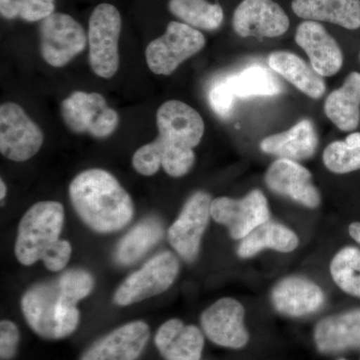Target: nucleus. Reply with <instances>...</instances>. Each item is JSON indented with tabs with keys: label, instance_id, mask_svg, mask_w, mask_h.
<instances>
[{
	"label": "nucleus",
	"instance_id": "f257e3e1",
	"mask_svg": "<svg viewBox=\"0 0 360 360\" xmlns=\"http://www.w3.org/2000/svg\"><path fill=\"white\" fill-rule=\"evenodd\" d=\"M70 198L80 219L98 233L122 231L134 217V201L106 170L91 168L77 174L71 181Z\"/></svg>",
	"mask_w": 360,
	"mask_h": 360
},
{
	"label": "nucleus",
	"instance_id": "f03ea898",
	"mask_svg": "<svg viewBox=\"0 0 360 360\" xmlns=\"http://www.w3.org/2000/svg\"><path fill=\"white\" fill-rule=\"evenodd\" d=\"M65 224V208L58 201H40L26 212L18 225L14 252L21 264L41 260L47 269L60 271L70 262V243L59 238Z\"/></svg>",
	"mask_w": 360,
	"mask_h": 360
},
{
	"label": "nucleus",
	"instance_id": "7ed1b4c3",
	"mask_svg": "<svg viewBox=\"0 0 360 360\" xmlns=\"http://www.w3.org/2000/svg\"><path fill=\"white\" fill-rule=\"evenodd\" d=\"M21 310L30 328L44 340L68 338L79 324V310L66 302L58 281L30 288L22 296Z\"/></svg>",
	"mask_w": 360,
	"mask_h": 360
},
{
	"label": "nucleus",
	"instance_id": "20e7f679",
	"mask_svg": "<svg viewBox=\"0 0 360 360\" xmlns=\"http://www.w3.org/2000/svg\"><path fill=\"white\" fill-rule=\"evenodd\" d=\"M122 32V16L112 4H101L89 18V63L98 77L111 78L120 66L118 39Z\"/></svg>",
	"mask_w": 360,
	"mask_h": 360
},
{
	"label": "nucleus",
	"instance_id": "39448f33",
	"mask_svg": "<svg viewBox=\"0 0 360 360\" xmlns=\"http://www.w3.org/2000/svg\"><path fill=\"white\" fill-rule=\"evenodd\" d=\"M205 45V37L200 30L186 23L172 21L165 34L146 47V63L155 75H169Z\"/></svg>",
	"mask_w": 360,
	"mask_h": 360
},
{
	"label": "nucleus",
	"instance_id": "423d86ee",
	"mask_svg": "<svg viewBox=\"0 0 360 360\" xmlns=\"http://www.w3.org/2000/svg\"><path fill=\"white\" fill-rule=\"evenodd\" d=\"M179 262L174 253L161 252L130 274L115 291V302L127 307L165 292L179 276Z\"/></svg>",
	"mask_w": 360,
	"mask_h": 360
},
{
	"label": "nucleus",
	"instance_id": "0eeeda50",
	"mask_svg": "<svg viewBox=\"0 0 360 360\" xmlns=\"http://www.w3.org/2000/svg\"><path fill=\"white\" fill-rule=\"evenodd\" d=\"M61 116L75 134H89L105 139L117 129V112L110 108L101 94L75 91L61 103Z\"/></svg>",
	"mask_w": 360,
	"mask_h": 360
},
{
	"label": "nucleus",
	"instance_id": "6e6552de",
	"mask_svg": "<svg viewBox=\"0 0 360 360\" xmlns=\"http://www.w3.org/2000/svg\"><path fill=\"white\" fill-rule=\"evenodd\" d=\"M39 33L42 58L53 68L68 65L84 51L89 39L75 18L60 13H53L41 20Z\"/></svg>",
	"mask_w": 360,
	"mask_h": 360
},
{
	"label": "nucleus",
	"instance_id": "1a4fd4ad",
	"mask_svg": "<svg viewBox=\"0 0 360 360\" xmlns=\"http://www.w3.org/2000/svg\"><path fill=\"white\" fill-rule=\"evenodd\" d=\"M44 134L26 115L20 105L7 103L0 106V151L8 160L22 162L41 148Z\"/></svg>",
	"mask_w": 360,
	"mask_h": 360
},
{
	"label": "nucleus",
	"instance_id": "9d476101",
	"mask_svg": "<svg viewBox=\"0 0 360 360\" xmlns=\"http://www.w3.org/2000/svg\"><path fill=\"white\" fill-rule=\"evenodd\" d=\"M212 202L210 194L203 191L193 194L168 229L170 245L186 262H193L198 257L201 238L212 217Z\"/></svg>",
	"mask_w": 360,
	"mask_h": 360
},
{
	"label": "nucleus",
	"instance_id": "9b49d317",
	"mask_svg": "<svg viewBox=\"0 0 360 360\" xmlns=\"http://www.w3.org/2000/svg\"><path fill=\"white\" fill-rule=\"evenodd\" d=\"M215 221L229 229L231 238L243 239L257 226L269 220L266 198L259 191H252L241 200L217 198L210 207Z\"/></svg>",
	"mask_w": 360,
	"mask_h": 360
},
{
	"label": "nucleus",
	"instance_id": "f8f14e48",
	"mask_svg": "<svg viewBox=\"0 0 360 360\" xmlns=\"http://www.w3.org/2000/svg\"><path fill=\"white\" fill-rule=\"evenodd\" d=\"M245 309L232 298H222L201 315V326L208 340L219 347L240 349L250 340L245 326Z\"/></svg>",
	"mask_w": 360,
	"mask_h": 360
},
{
	"label": "nucleus",
	"instance_id": "ddd939ff",
	"mask_svg": "<svg viewBox=\"0 0 360 360\" xmlns=\"http://www.w3.org/2000/svg\"><path fill=\"white\" fill-rule=\"evenodd\" d=\"M234 32L243 37H277L290 27V18L274 0H243L233 14Z\"/></svg>",
	"mask_w": 360,
	"mask_h": 360
},
{
	"label": "nucleus",
	"instance_id": "4468645a",
	"mask_svg": "<svg viewBox=\"0 0 360 360\" xmlns=\"http://www.w3.org/2000/svg\"><path fill=\"white\" fill-rule=\"evenodd\" d=\"M149 338L150 329L146 322H129L92 343L80 360H137Z\"/></svg>",
	"mask_w": 360,
	"mask_h": 360
},
{
	"label": "nucleus",
	"instance_id": "2eb2a0df",
	"mask_svg": "<svg viewBox=\"0 0 360 360\" xmlns=\"http://www.w3.org/2000/svg\"><path fill=\"white\" fill-rule=\"evenodd\" d=\"M156 123L158 137L180 148L193 149L205 134V122L200 113L182 101L163 103L156 113Z\"/></svg>",
	"mask_w": 360,
	"mask_h": 360
},
{
	"label": "nucleus",
	"instance_id": "dca6fc26",
	"mask_svg": "<svg viewBox=\"0 0 360 360\" xmlns=\"http://www.w3.org/2000/svg\"><path fill=\"white\" fill-rule=\"evenodd\" d=\"M194 161L195 155L193 149L167 143L158 137L135 151L132 165L144 176L155 174L162 167L170 176L181 177L191 172Z\"/></svg>",
	"mask_w": 360,
	"mask_h": 360
},
{
	"label": "nucleus",
	"instance_id": "f3484780",
	"mask_svg": "<svg viewBox=\"0 0 360 360\" xmlns=\"http://www.w3.org/2000/svg\"><path fill=\"white\" fill-rule=\"evenodd\" d=\"M265 182L274 193L288 196L307 207H316L321 202L311 174L296 161L283 158L274 161L265 174Z\"/></svg>",
	"mask_w": 360,
	"mask_h": 360
},
{
	"label": "nucleus",
	"instance_id": "a211bd4d",
	"mask_svg": "<svg viewBox=\"0 0 360 360\" xmlns=\"http://www.w3.org/2000/svg\"><path fill=\"white\" fill-rule=\"evenodd\" d=\"M295 41L307 52L310 65L322 77H333L342 68L340 45L321 23L311 20L300 23L296 30Z\"/></svg>",
	"mask_w": 360,
	"mask_h": 360
},
{
	"label": "nucleus",
	"instance_id": "6ab92c4d",
	"mask_svg": "<svg viewBox=\"0 0 360 360\" xmlns=\"http://www.w3.org/2000/svg\"><path fill=\"white\" fill-rule=\"evenodd\" d=\"M324 300L321 288L302 277L283 279L271 293L272 303L277 311L293 317L314 314L323 307Z\"/></svg>",
	"mask_w": 360,
	"mask_h": 360
},
{
	"label": "nucleus",
	"instance_id": "aec40b11",
	"mask_svg": "<svg viewBox=\"0 0 360 360\" xmlns=\"http://www.w3.org/2000/svg\"><path fill=\"white\" fill-rule=\"evenodd\" d=\"M156 348L165 360H200L205 336L195 326H186L179 319H169L158 328Z\"/></svg>",
	"mask_w": 360,
	"mask_h": 360
},
{
	"label": "nucleus",
	"instance_id": "412c9836",
	"mask_svg": "<svg viewBox=\"0 0 360 360\" xmlns=\"http://www.w3.org/2000/svg\"><path fill=\"white\" fill-rule=\"evenodd\" d=\"M317 349L338 354L360 347V309L326 317L314 330Z\"/></svg>",
	"mask_w": 360,
	"mask_h": 360
},
{
	"label": "nucleus",
	"instance_id": "4be33fe9",
	"mask_svg": "<svg viewBox=\"0 0 360 360\" xmlns=\"http://www.w3.org/2000/svg\"><path fill=\"white\" fill-rule=\"evenodd\" d=\"M317 144L319 139L314 123L309 120H303L288 131L264 139L260 143V148L265 153L283 160L298 161L311 158L316 151Z\"/></svg>",
	"mask_w": 360,
	"mask_h": 360
},
{
	"label": "nucleus",
	"instance_id": "5701e85b",
	"mask_svg": "<svg viewBox=\"0 0 360 360\" xmlns=\"http://www.w3.org/2000/svg\"><path fill=\"white\" fill-rule=\"evenodd\" d=\"M293 13L311 21H326L347 30L360 27V0H293Z\"/></svg>",
	"mask_w": 360,
	"mask_h": 360
},
{
	"label": "nucleus",
	"instance_id": "b1692460",
	"mask_svg": "<svg viewBox=\"0 0 360 360\" xmlns=\"http://www.w3.org/2000/svg\"><path fill=\"white\" fill-rule=\"evenodd\" d=\"M329 120L343 131H352L360 122V73L352 72L340 89L331 92L324 104Z\"/></svg>",
	"mask_w": 360,
	"mask_h": 360
},
{
	"label": "nucleus",
	"instance_id": "393cba45",
	"mask_svg": "<svg viewBox=\"0 0 360 360\" xmlns=\"http://www.w3.org/2000/svg\"><path fill=\"white\" fill-rule=\"evenodd\" d=\"M269 65L272 70L311 98H321L326 92V85L323 77L295 53L288 51L274 52L269 56Z\"/></svg>",
	"mask_w": 360,
	"mask_h": 360
},
{
	"label": "nucleus",
	"instance_id": "a878e982",
	"mask_svg": "<svg viewBox=\"0 0 360 360\" xmlns=\"http://www.w3.org/2000/svg\"><path fill=\"white\" fill-rule=\"evenodd\" d=\"M163 236V226L155 217H148L139 222L116 245V264L129 266L141 259Z\"/></svg>",
	"mask_w": 360,
	"mask_h": 360
},
{
	"label": "nucleus",
	"instance_id": "bb28decb",
	"mask_svg": "<svg viewBox=\"0 0 360 360\" xmlns=\"http://www.w3.org/2000/svg\"><path fill=\"white\" fill-rule=\"evenodd\" d=\"M297 245L298 238L295 232L283 224L269 220L243 239L238 252L239 257L248 258L266 248L281 252H290Z\"/></svg>",
	"mask_w": 360,
	"mask_h": 360
},
{
	"label": "nucleus",
	"instance_id": "cd10ccee",
	"mask_svg": "<svg viewBox=\"0 0 360 360\" xmlns=\"http://www.w3.org/2000/svg\"><path fill=\"white\" fill-rule=\"evenodd\" d=\"M168 8L194 28L215 30L224 22V11L217 0H169Z\"/></svg>",
	"mask_w": 360,
	"mask_h": 360
},
{
	"label": "nucleus",
	"instance_id": "c85d7f7f",
	"mask_svg": "<svg viewBox=\"0 0 360 360\" xmlns=\"http://www.w3.org/2000/svg\"><path fill=\"white\" fill-rule=\"evenodd\" d=\"M227 79L236 96L240 98L278 96L283 90L274 75L260 65H251Z\"/></svg>",
	"mask_w": 360,
	"mask_h": 360
},
{
	"label": "nucleus",
	"instance_id": "c756f323",
	"mask_svg": "<svg viewBox=\"0 0 360 360\" xmlns=\"http://www.w3.org/2000/svg\"><path fill=\"white\" fill-rule=\"evenodd\" d=\"M324 165L335 174L360 169V132L348 135L345 141L329 144L323 153Z\"/></svg>",
	"mask_w": 360,
	"mask_h": 360
},
{
	"label": "nucleus",
	"instance_id": "7c9ffc66",
	"mask_svg": "<svg viewBox=\"0 0 360 360\" xmlns=\"http://www.w3.org/2000/svg\"><path fill=\"white\" fill-rule=\"evenodd\" d=\"M333 281L338 286L355 297L360 298V250L345 248L333 258L330 264Z\"/></svg>",
	"mask_w": 360,
	"mask_h": 360
},
{
	"label": "nucleus",
	"instance_id": "2f4dec72",
	"mask_svg": "<svg viewBox=\"0 0 360 360\" xmlns=\"http://www.w3.org/2000/svg\"><path fill=\"white\" fill-rule=\"evenodd\" d=\"M54 7V0H0V13L6 20H44L53 13Z\"/></svg>",
	"mask_w": 360,
	"mask_h": 360
},
{
	"label": "nucleus",
	"instance_id": "473e14b6",
	"mask_svg": "<svg viewBox=\"0 0 360 360\" xmlns=\"http://www.w3.org/2000/svg\"><path fill=\"white\" fill-rule=\"evenodd\" d=\"M59 288L63 297L70 304L77 305L78 302L87 297L94 290V277L84 269H70L63 272L58 278Z\"/></svg>",
	"mask_w": 360,
	"mask_h": 360
},
{
	"label": "nucleus",
	"instance_id": "72a5a7b5",
	"mask_svg": "<svg viewBox=\"0 0 360 360\" xmlns=\"http://www.w3.org/2000/svg\"><path fill=\"white\" fill-rule=\"evenodd\" d=\"M233 90H232L231 84H229L227 77L222 78L219 82H215L210 90V106L213 111L217 113L219 117L226 118L231 117L233 112L234 98H236Z\"/></svg>",
	"mask_w": 360,
	"mask_h": 360
},
{
	"label": "nucleus",
	"instance_id": "f704fd0d",
	"mask_svg": "<svg viewBox=\"0 0 360 360\" xmlns=\"http://www.w3.org/2000/svg\"><path fill=\"white\" fill-rule=\"evenodd\" d=\"M20 335L18 326L13 321L0 322V359L11 360L15 356L20 345Z\"/></svg>",
	"mask_w": 360,
	"mask_h": 360
},
{
	"label": "nucleus",
	"instance_id": "c9c22d12",
	"mask_svg": "<svg viewBox=\"0 0 360 360\" xmlns=\"http://www.w3.org/2000/svg\"><path fill=\"white\" fill-rule=\"evenodd\" d=\"M349 234L360 245V222H354V224H350Z\"/></svg>",
	"mask_w": 360,
	"mask_h": 360
},
{
	"label": "nucleus",
	"instance_id": "e433bc0d",
	"mask_svg": "<svg viewBox=\"0 0 360 360\" xmlns=\"http://www.w3.org/2000/svg\"><path fill=\"white\" fill-rule=\"evenodd\" d=\"M0 187H1V191H0V198H1V200H4V198L6 196V186L2 179L1 181H0Z\"/></svg>",
	"mask_w": 360,
	"mask_h": 360
},
{
	"label": "nucleus",
	"instance_id": "4c0bfd02",
	"mask_svg": "<svg viewBox=\"0 0 360 360\" xmlns=\"http://www.w3.org/2000/svg\"><path fill=\"white\" fill-rule=\"evenodd\" d=\"M340 360H345V359H340Z\"/></svg>",
	"mask_w": 360,
	"mask_h": 360
}]
</instances>
